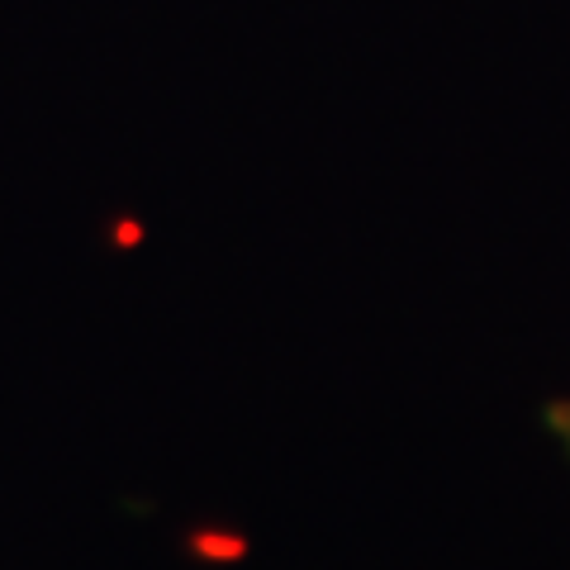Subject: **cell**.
Wrapping results in <instances>:
<instances>
[{
  "label": "cell",
  "mask_w": 570,
  "mask_h": 570,
  "mask_svg": "<svg viewBox=\"0 0 570 570\" xmlns=\"http://www.w3.org/2000/svg\"><path fill=\"white\" fill-rule=\"evenodd\" d=\"M551 433H557L566 442V452H570V400H561L557 409H551Z\"/></svg>",
  "instance_id": "cell-1"
}]
</instances>
